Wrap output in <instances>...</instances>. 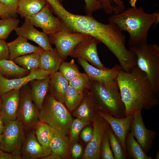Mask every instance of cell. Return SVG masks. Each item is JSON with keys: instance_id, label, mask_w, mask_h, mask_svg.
Masks as SVG:
<instances>
[{"instance_id": "1", "label": "cell", "mask_w": 159, "mask_h": 159, "mask_svg": "<svg viewBox=\"0 0 159 159\" xmlns=\"http://www.w3.org/2000/svg\"><path fill=\"white\" fill-rule=\"evenodd\" d=\"M116 80L125 106V117L142 109L150 110L158 104L159 95L145 74L137 66L129 72L121 69Z\"/></svg>"}, {"instance_id": "2", "label": "cell", "mask_w": 159, "mask_h": 159, "mask_svg": "<svg viewBox=\"0 0 159 159\" xmlns=\"http://www.w3.org/2000/svg\"><path fill=\"white\" fill-rule=\"evenodd\" d=\"M136 1L131 0V7L108 18L109 22L114 24L120 30L127 32L130 47L147 43L149 30L153 24L155 27L159 22L157 11L146 13L142 7L135 6Z\"/></svg>"}, {"instance_id": "3", "label": "cell", "mask_w": 159, "mask_h": 159, "mask_svg": "<svg viewBox=\"0 0 159 159\" xmlns=\"http://www.w3.org/2000/svg\"><path fill=\"white\" fill-rule=\"evenodd\" d=\"M50 9L69 32L88 34L102 43L107 42L111 37L113 30L112 24L99 21L93 17L92 14L85 15L74 14L66 10L58 1L52 5Z\"/></svg>"}, {"instance_id": "4", "label": "cell", "mask_w": 159, "mask_h": 159, "mask_svg": "<svg viewBox=\"0 0 159 159\" xmlns=\"http://www.w3.org/2000/svg\"><path fill=\"white\" fill-rule=\"evenodd\" d=\"M90 90L96 111L114 117H125V107L121 96L116 79L110 82L91 81Z\"/></svg>"}, {"instance_id": "5", "label": "cell", "mask_w": 159, "mask_h": 159, "mask_svg": "<svg viewBox=\"0 0 159 159\" xmlns=\"http://www.w3.org/2000/svg\"><path fill=\"white\" fill-rule=\"evenodd\" d=\"M136 56V66L146 74L155 92L159 95V46L147 42L130 47Z\"/></svg>"}, {"instance_id": "6", "label": "cell", "mask_w": 159, "mask_h": 159, "mask_svg": "<svg viewBox=\"0 0 159 159\" xmlns=\"http://www.w3.org/2000/svg\"><path fill=\"white\" fill-rule=\"evenodd\" d=\"M63 104L48 92L39 110V121L59 130L67 135L69 134L73 119Z\"/></svg>"}, {"instance_id": "7", "label": "cell", "mask_w": 159, "mask_h": 159, "mask_svg": "<svg viewBox=\"0 0 159 159\" xmlns=\"http://www.w3.org/2000/svg\"><path fill=\"white\" fill-rule=\"evenodd\" d=\"M39 111L32 99L28 82L20 89L16 119L22 123L26 132L34 130L39 121Z\"/></svg>"}, {"instance_id": "8", "label": "cell", "mask_w": 159, "mask_h": 159, "mask_svg": "<svg viewBox=\"0 0 159 159\" xmlns=\"http://www.w3.org/2000/svg\"><path fill=\"white\" fill-rule=\"evenodd\" d=\"M26 132L22 123L16 120L5 125L1 149L12 154L20 155L21 150Z\"/></svg>"}, {"instance_id": "9", "label": "cell", "mask_w": 159, "mask_h": 159, "mask_svg": "<svg viewBox=\"0 0 159 159\" xmlns=\"http://www.w3.org/2000/svg\"><path fill=\"white\" fill-rule=\"evenodd\" d=\"M90 36L80 33L67 32H60L48 35L50 44L55 45L64 61L77 45Z\"/></svg>"}, {"instance_id": "10", "label": "cell", "mask_w": 159, "mask_h": 159, "mask_svg": "<svg viewBox=\"0 0 159 159\" xmlns=\"http://www.w3.org/2000/svg\"><path fill=\"white\" fill-rule=\"evenodd\" d=\"M26 18L34 26L41 28L48 36L60 32H69L58 18L53 15L47 3L38 13Z\"/></svg>"}, {"instance_id": "11", "label": "cell", "mask_w": 159, "mask_h": 159, "mask_svg": "<svg viewBox=\"0 0 159 159\" xmlns=\"http://www.w3.org/2000/svg\"><path fill=\"white\" fill-rule=\"evenodd\" d=\"M93 134L82 155L83 159H100V148L103 135L109 125L108 122L96 112L92 120Z\"/></svg>"}, {"instance_id": "12", "label": "cell", "mask_w": 159, "mask_h": 159, "mask_svg": "<svg viewBox=\"0 0 159 159\" xmlns=\"http://www.w3.org/2000/svg\"><path fill=\"white\" fill-rule=\"evenodd\" d=\"M100 42L95 37L90 36L77 45L69 56L77 59L82 58L90 62L92 65L98 68L106 69L99 57L97 45Z\"/></svg>"}, {"instance_id": "13", "label": "cell", "mask_w": 159, "mask_h": 159, "mask_svg": "<svg viewBox=\"0 0 159 159\" xmlns=\"http://www.w3.org/2000/svg\"><path fill=\"white\" fill-rule=\"evenodd\" d=\"M130 131L144 151L147 153L151 149L156 135V132L147 129L145 126L141 113L138 110L133 114Z\"/></svg>"}, {"instance_id": "14", "label": "cell", "mask_w": 159, "mask_h": 159, "mask_svg": "<svg viewBox=\"0 0 159 159\" xmlns=\"http://www.w3.org/2000/svg\"><path fill=\"white\" fill-rule=\"evenodd\" d=\"M50 76L39 67L31 70L29 74L21 78L8 79L0 73V97L11 91L21 87L31 81L47 79Z\"/></svg>"}, {"instance_id": "15", "label": "cell", "mask_w": 159, "mask_h": 159, "mask_svg": "<svg viewBox=\"0 0 159 159\" xmlns=\"http://www.w3.org/2000/svg\"><path fill=\"white\" fill-rule=\"evenodd\" d=\"M96 112L109 123L114 133L119 139L126 156L125 140L130 132L133 119V114L123 118H117L105 112L96 111Z\"/></svg>"}, {"instance_id": "16", "label": "cell", "mask_w": 159, "mask_h": 159, "mask_svg": "<svg viewBox=\"0 0 159 159\" xmlns=\"http://www.w3.org/2000/svg\"><path fill=\"white\" fill-rule=\"evenodd\" d=\"M77 62L82 67L91 81L107 82L116 79L121 69L120 65H115L111 68L102 69L90 64L87 61L82 58L77 59Z\"/></svg>"}, {"instance_id": "17", "label": "cell", "mask_w": 159, "mask_h": 159, "mask_svg": "<svg viewBox=\"0 0 159 159\" xmlns=\"http://www.w3.org/2000/svg\"><path fill=\"white\" fill-rule=\"evenodd\" d=\"M18 36H22L27 40L37 44L44 50L52 49L48 36L43 32L37 30L29 20L25 18V20L20 27H17L14 30Z\"/></svg>"}, {"instance_id": "18", "label": "cell", "mask_w": 159, "mask_h": 159, "mask_svg": "<svg viewBox=\"0 0 159 159\" xmlns=\"http://www.w3.org/2000/svg\"><path fill=\"white\" fill-rule=\"evenodd\" d=\"M50 154L38 142L34 130L26 132L20 153L22 159H41Z\"/></svg>"}, {"instance_id": "19", "label": "cell", "mask_w": 159, "mask_h": 159, "mask_svg": "<svg viewBox=\"0 0 159 159\" xmlns=\"http://www.w3.org/2000/svg\"><path fill=\"white\" fill-rule=\"evenodd\" d=\"M21 88L11 91L1 97V115L5 125L9 122L16 119Z\"/></svg>"}, {"instance_id": "20", "label": "cell", "mask_w": 159, "mask_h": 159, "mask_svg": "<svg viewBox=\"0 0 159 159\" xmlns=\"http://www.w3.org/2000/svg\"><path fill=\"white\" fill-rule=\"evenodd\" d=\"M9 57V59L14 60L16 58L33 53H41L44 50L40 47L33 45L27 41L25 38L18 37L13 41L7 43Z\"/></svg>"}, {"instance_id": "21", "label": "cell", "mask_w": 159, "mask_h": 159, "mask_svg": "<svg viewBox=\"0 0 159 159\" xmlns=\"http://www.w3.org/2000/svg\"><path fill=\"white\" fill-rule=\"evenodd\" d=\"M63 61L56 48L44 50L40 53L39 67L51 75L59 70L61 64Z\"/></svg>"}, {"instance_id": "22", "label": "cell", "mask_w": 159, "mask_h": 159, "mask_svg": "<svg viewBox=\"0 0 159 159\" xmlns=\"http://www.w3.org/2000/svg\"><path fill=\"white\" fill-rule=\"evenodd\" d=\"M49 93L56 100L64 103L69 81L59 72L57 71L49 78Z\"/></svg>"}, {"instance_id": "23", "label": "cell", "mask_w": 159, "mask_h": 159, "mask_svg": "<svg viewBox=\"0 0 159 159\" xmlns=\"http://www.w3.org/2000/svg\"><path fill=\"white\" fill-rule=\"evenodd\" d=\"M53 134L49 147L51 152L56 153L62 159L70 158V146L67 135L59 130L53 128Z\"/></svg>"}, {"instance_id": "24", "label": "cell", "mask_w": 159, "mask_h": 159, "mask_svg": "<svg viewBox=\"0 0 159 159\" xmlns=\"http://www.w3.org/2000/svg\"><path fill=\"white\" fill-rule=\"evenodd\" d=\"M73 112V115L85 121L90 122L92 120L95 109L92 94L90 90L85 92L84 97L79 105Z\"/></svg>"}, {"instance_id": "25", "label": "cell", "mask_w": 159, "mask_h": 159, "mask_svg": "<svg viewBox=\"0 0 159 159\" xmlns=\"http://www.w3.org/2000/svg\"><path fill=\"white\" fill-rule=\"evenodd\" d=\"M49 78L43 80H34L29 82L32 99L39 110L41 108L44 100L48 92Z\"/></svg>"}, {"instance_id": "26", "label": "cell", "mask_w": 159, "mask_h": 159, "mask_svg": "<svg viewBox=\"0 0 159 159\" xmlns=\"http://www.w3.org/2000/svg\"><path fill=\"white\" fill-rule=\"evenodd\" d=\"M30 71L19 66L13 60L0 59V73L6 79L22 78L29 74Z\"/></svg>"}, {"instance_id": "27", "label": "cell", "mask_w": 159, "mask_h": 159, "mask_svg": "<svg viewBox=\"0 0 159 159\" xmlns=\"http://www.w3.org/2000/svg\"><path fill=\"white\" fill-rule=\"evenodd\" d=\"M46 3L44 0H19L16 13L26 18L38 13Z\"/></svg>"}, {"instance_id": "28", "label": "cell", "mask_w": 159, "mask_h": 159, "mask_svg": "<svg viewBox=\"0 0 159 159\" xmlns=\"http://www.w3.org/2000/svg\"><path fill=\"white\" fill-rule=\"evenodd\" d=\"M126 159H152L151 157L148 156L141 147L135 139L132 133L129 132L125 140Z\"/></svg>"}, {"instance_id": "29", "label": "cell", "mask_w": 159, "mask_h": 159, "mask_svg": "<svg viewBox=\"0 0 159 159\" xmlns=\"http://www.w3.org/2000/svg\"><path fill=\"white\" fill-rule=\"evenodd\" d=\"M34 131L39 143L46 150L50 153L51 151L49 144L53 134V128L47 124L39 121Z\"/></svg>"}, {"instance_id": "30", "label": "cell", "mask_w": 159, "mask_h": 159, "mask_svg": "<svg viewBox=\"0 0 159 159\" xmlns=\"http://www.w3.org/2000/svg\"><path fill=\"white\" fill-rule=\"evenodd\" d=\"M85 92H82L69 85L66 93L64 103L70 111H74L79 105L84 95Z\"/></svg>"}, {"instance_id": "31", "label": "cell", "mask_w": 159, "mask_h": 159, "mask_svg": "<svg viewBox=\"0 0 159 159\" xmlns=\"http://www.w3.org/2000/svg\"><path fill=\"white\" fill-rule=\"evenodd\" d=\"M41 53L28 54L16 58L13 61L18 65L31 71L39 67V61Z\"/></svg>"}, {"instance_id": "32", "label": "cell", "mask_w": 159, "mask_h": 159, "mask_svg": "<svg viewBox=\"0 0 159 159\" xmlns=\"http://www.w3.org/2000/svg\"><path fill=\"white\" fill-rule=\"evenodd\" d=\"M110 146L114 159H126V156L120 142L110 125L107 128Z\"/></svg>"}, {"instance_id": "33", "label": "cell", "mask_w": 159, "mask_h": 159, "mask_svg": "<svg viewBox=\"0 0 159 159\" xmlns=\"http://www.w3.org/2000/svg\"><path fill=\"white\" fill-rule=\"evenodd\" d=\"M100 4L101 9L109 14L121 13L125 9L122 0H96Z\"/></svg>"}, {"instance_id": "34", "label": "cell", "mask_w": 159, "mask_h": 159, "mask_svg": "<svg viewBox=\"0 0 159 159\" xmlns=\"http://www.w3.org/2000/svg\"><path fill=\"white\" fill-rule=\"evenodd\" d=\"M91 122L76 118L73 120L69 135L70 148H71L74 144L77 143L80 133L83 128L90 125Z\"/></svg>"}, {"instance_id": "35", "label": "cell", "mask_w": 159, "mask_h": 159, "mask_svg": "<svg viewBox=\"0 0 159 159\" xmlns=\"http://www.w3.org/2000/svg\"><path fill=\"white\" fill-rule=\"evenodd\" d=\"M19 22V19L13 17L0 19V39L5 40Z\"/></svg>"}, {"instance_id": "36", "label": "cell", "mask_w": 159, "mask_h": 159, "mask_svg": "<svg viewBox=\"0 0 159 159\" xmlns=\"http://www.w3.org/2000/svg\"><path fill=\"white\" fill-rule=\"evenodd\" d=\"M69 84L82 92H84L87 90H90L91 87V81L85 72H80L69 81Z\"/></svg>"}, {"instance_id": "37", "label": "cell", "mask_w": 159, "mask_h": 159, "mask_svg": "<svg viewBox=\"0 0 159 159\" xmlns=\"http://www.w3.org/2000/svg\"><path fill=\"white\" fill-rule=\"evenodd\" d=\"M59 70L68 81L80 72L79 67L74 63L73 59H72L69 62H62L59 66Z\"/></svg>"}, {"instance_id": "38", "label": "cell", "mask_w": 159, "mask_h": 159, "mask_svg": "<svg viewBox=\"0 0 159 159\" xmlns=\"http://www.w3.org/2000/svg\"><path fill=\"white\" fill-rule=\"evenodd\" d=\"M100 157L102 159H114L110 144L107 129L103 135L101 141Z\"/></svg>"}, {"instance_id": "39", "label": "cell", "mask_w": 159, "mask_h": 159, "mask_svg": "<svg viewBox=\"0 0 159 159\" xmlns=\"http://www.w3.org/2000/svg\"><path fill=\"white\" fill-rule=\"evenodd\" d=\"M85 3V10L87 14H91L101 9L99 3L96 0H84Z\"/></svg>"}, {"instance_id": "40", "label": "cell", "mask_w": 159, "mask_h": 159, "mask_svg": "<svg viewBox=\"0 0 159 159\" xmlns=\"http://www.w3.org/2000/svg\"><path fill=\"white\" fill-rule=\"evenodd\" d=\"M9 52L7 43L0 39V59H9Z\"/></svg>"}, {"instance_id": "41", "label": "cell", "mask_w": 159, "mask_h": 159, "mask_svg": "<svg viewBox=\"0 0 159 159\" xmlns=\"http://www.w3.org/2000/svg\"><path fill=\"white\" fill-rule=\"evenodd\" d=\"M93 134V128L86 126L82 130L81 137L86 143H89L92 139Z\"/></svg>"}, {"instance_id": "42", "label": "cell", "mask_w": 159, "mask_h": 159, "mask_svg": "<svg viewBox=\"0 0 159 159\" xmlns=\"http://www.w3.org/2000/svg\"><path fill=\"white\" fill-rule=\"evenodd\" d=\"M19 0H0V2L4 5L16 16Z\"/></svg>"}, {"instance_id": "43", "label": "cell", "mask_w": 159, "mask_h": 159, "mask_svg": "<svg viewBox=\"0 0 159 159\" xmlns=\"http://www.w3.org/2000/svg\"><path fill=\"white\" fill-rule=\"evenodd\" d=\"M15 16L9 8L0 2V17L1 19Z\"/></svg>"}, {"instance_id": "44", "label": "cell", "mask_w": 159, "mask_h": 159, "mask_svg": "<svg viewBox=\"0 0 159 159\" xmlns=\"http://www.w3.org/2000/svg\"><path fill=\"white\" fill-rule=\"evenodd\" d=\"M71 148L72 155L73 158H77L81 155L83 148L80 144L77 143H75L72 145Z\"/></svg>"}, {"instance_id": "45", "label": "cell", "mask_w": 159, "mask_h": 159, "mask_svg": "<svg viewBox=\"0 0 159 159\" xmlns=\"http://www.w3.org/2000/svg\"><path fill=\"white\" fill-rule=\"evenodd\" d=\"M0 159H22L20 155H15L0 149Z\"/></svg>"}, {"instance_id": "46", "label": "cell", "mask_w": 159, "mask_h": 159, "mask_svg": "<svg viewBox=\"0 0 159 159\" xmlns=\"http://www.w3.org/2000/svg\"><path fill=\"white\" fill-rule=\"evenodd\" d=\"M41 159H62V158L57 153L51 152L49 155L42 158Z\"/></svg>"}, {"instance_id": "47", "label": "cell", "mask_w": 159, "mask_h": 159, "mask_svg": "<svg viewBox=\"0 0 159 159\" xmlns=\"http://www.w3.org/2000/svg\"><path fill=\"white\" fill-rule=\"evenodd\" d=\"M5 127L2 117L0 115V134H2L4 132Z\"/></svg>"}, {"instance_id": "48", "label": "cell", "mask_w": 159, "mask_h": 159, "mask_svg": "<svg viewBox=\"0 0 159 159\" xmlns=\"http://www.w3.org/2000/svg\"><path fill=\"white\" fill-rule=\"evenodd\" d=\"M2 134H0V149L2 145Z\"/></svg>"}, {"instance_id": "49", "label": "cell", "mask_w": 159, "mask_h": 159, "mask_svg": "<svg viewBox=\"0 0 159 159\" xmlns=\"http://www.w3.org/2000/svg\"><path fill=\"white\" fill-rule=\"evenodd\" d=\"M2 102V99L1 97H0V115H1V108Z\"/></svg>"}, {"instance_id": "50", "label": "cell", "mask_w": 159, "mask_h": 159, "mask_svg": "<svg viewBox=\"0 0 159 159\" xmlns=\"http://www.w3.org/2000/svg\"><path fill=\"white\" fill-rule=\"evenodd\" d=\"M155 155H156V157H155V158L156 159H158L159 158V151H158L157 152V153H156V154H155Z\"/></svg>"}, {"instance_id": "51", "label": "cell", "mask_w": 159, "mask_h": 159, "mask_svg": "<svg viewBox=\"0 0 159 159\" xmlns=\"http://www.w3.org/2000/svg\"><path fill=\"white\" fill-rule=\"evenodd\" d=\"M59 1L60 2H61L62 1V0H57Z\"/></svg>"}]
</instances>
